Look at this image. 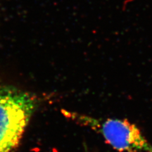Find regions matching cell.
<instances>
[{
	"label": "cell",
	"instance_id": "obj_2",
	"mask_svg": "<svg viewBox=\"0 0 152 152\" xmlns=\"http://www.w3.org/2000/svg\"><path fill=\"white\" fill-rule=\"evenodd\" d=\"M66 118L100 134L118 152H152V146L134 124L127 119L98 118L61 110Z\"/></svg>",
	"mask_w": 152,
	"mask_h": 152
},
{
	"label": "cell",
	"instance_id": "obj_1",
	"mask_svg": "<svg viewBox=\"0 0 152 152\" xmlns=\"http://www.w3.org/2000/svg\"><path fill=\"white\" fill-rule=\"evenodd\" d=\"M36 106L32 94L0 84V152L18 148Z\"/></svg>",
	"mask_w": 152,
	"mask_h": 152
}]
</instances>
